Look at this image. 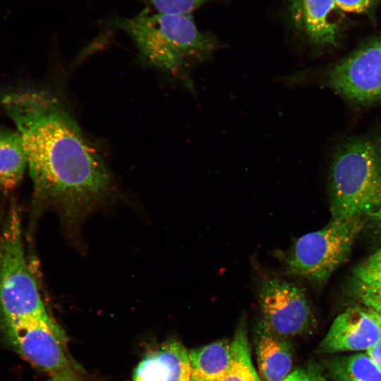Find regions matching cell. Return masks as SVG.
<instances>
[{"label":"cell","instance_id":"1","mask_svg":"<svg viewBox=\"0 0 381 381\" xmlns=\"http://www.w3.org/2000/svg\"><path fill=\"white\" fill-rule=\"evenodd\" d=\"M1 104L21 136L36 198L52 205L70 231L77 229L112 191L104 161L49 94L14 91L4 95Z\"/></svg>","mask_w":381,"mask_h":381},{"label":"cell","instance_id":"2","mask_svg":"<svg viewBox=\"0 0 381 381\" xmlns=\"http://www.w3.org/2000/svg\"><path fill=\"white\" fill-rule=\"evenodd\" d=\"M110 25L134 42L143 62L173 75L211 56L217 41L200 32L190 15L150 13L114 18Z\"/></svg>","mask_w":381,"mask_h":381},{"label":"cell","instance_id":"3","mask_svg":"<svg viewBox=\"0 0 381 381\" xmlns=\"http://www.w3.org/2000/svg\"><path fill=\"white\" fill-rule=\"evenodd\" d=\"M331 220L370 216L381 206V134L349 138L329 173Z\"/></svg>","mask_w":381,"mask_h":381},{"label":"cell","instance_id":"4","mask_svg":"<svg viewBox=\"0 0 381 381\" xmlns=\"http://www.w3.org/2000/svg\"><path fill=\"white\" fill-rule=\"evenodd\" d=\"M364 217L331 220L294 240L283 257L286 272L310 282L326 281L349 256Z\"/></svg>","mask_w":381,"mask_h":381},{"label":"cell","instance_id":"5","mask_svg":"<svg viewBox=\"0 0 381 381\" xmlns=\"http://www.w3.org/2000/svg\"><path fill=\"white\" fill-rule=\"evenodd\" d=\"M325 82L353 105L381 102V29L330 66Z\"/></svg>","mask_w":381,"mask_h":381},{"label":"cell","instance_id":"6","mask_svg":"<svg viewBox=\"0 0 381 381\" xmlns=\"http://www.w3.org/2000/svg\"><path fill=\"white\" fill-rule=\"evenodd\" d=\"M258 326L289 339L307 332L313 325L312 308L303 289L276 276L262 277L257 286Z\"/></svg>","mask_w":381,"mask_h":381},{"label":"cell","instance_id":"7","mask_svg":"<svg viewBox=\"0 0 381 381\" xmlns=\"http://www.w3.org/2000/svg\"><path fill=\"white\" fill-rule=\"evenodd\" d=\"M8 345L22 357L50 375L78 368L66 349V336L54 321L0 325Z\"/></svg>","mask_w":381,"mask_h":381},{"label":"cell","instance_id":"8","mask_svg":"<svg viewBox=\"0 0 381 381\" xmlns=\"http://www.w3.org/2000/svg\"><path fill=\"white\" fill-rule=\"evenodd\" d=\"M292 23L308 42L324 48L336 46L343 19L334 0H289Z\"/></svg>","mask_w":381,"mask_h":381},{"label":"cell","instance_id":"9","mask_svg":"<svg viewBox=\"0 0 381 381\" xmlns=\"http://www.w3.org/2000/svg\"><path fill=\"white\" fill-rule=\"evenodd\" d=\"M380 337L381 327L368 310L353 306L334 319L318 349L324 353L367 351Z\"/></svg>","mask_w":381,"mask_h":381},{"label":"cell","instance_id":"10","mask_svg":"<svg viewBox=\"0 0 381 381\" xmlns=\"http://www.w3.org/2000/svg\"><path fill=\"white\" fill-rule=\"evenodd\" d=\"M133 381H192L188 351L177 340L163 343L138 363Z\"/></svg>","mask_w":381,"mask_h":381},{"label":"cell","instance_id":"11","mask_svg":"<svg viewBox=\"0 0 381 381\" xmlns=\"http://www.w3.org/2000/svg\"><path fill=\"white\" fill-rule=\"evenodd\" d=\"M255 353L261 381H282L293 365V349L288 339L258 326Z\"/></svg>","mask_w":381,"mask_h":381},{"label":"cell","instance_id":"12","mask_svg":"<svg viewBox=\"0 0 381 381\" xmlns=\"http://www.w3.org/2000/svg\"><path fill=\"white\" fill-rule=\"evenodd\" d=\"M192 381H220L231 360V341L218 340L188 351Z\"/></svg>","mask_w":381,"mask_h":381},{"label":"cell","instance_id":"13","mask_svg":"<svg viewBox=\"0 0 381 381\" xmlns=\"http://www.w3.org/2000/svg\"><path fill=\"white\" fill-rule=\"evenodd\" d=\"M28 167L26 153L18 131L0 129V186L14 189Z\"/></svg>","mask_w":381,"mask_h":381},{"label":"cell","instance_id":"14","mask_svg":"<svg viewBox=\"0 0 381 381\" xmlns=\"http://www.w3.org/2000/svg\"><path fill=\"white\" fill-rule=\"evenodd\" d=\"M232 360L220 381H261L253 364L245 319L241 320L231 341Z\"/></svg>","mask_w":381,"mask_h":381},{"label":"cell","instance_id":"15","mask_svg":"<svg viewBox=\"0 0 381 381\" xmlns=\"http://www.w3.org/2000/svg\"><path fill=\"white\" fill-rule=\"evenodd\" d=\"M329 372L334 381H381V370L363 353L334 359Z\"/></svg>","mask_w":381,"mask_h":381},{"label":"cell","instance_id":"16","mask_svg":"<svg viewBox=\"0 0 381 381\" xmlns=\"http://www.w3.org/2000/svg\"><path fill=\"white\" fill-rule=\"evenodd\" d=\"M156 11L164 14L190 15L211 0H138Z\"/></svg>","mask_w":381,"mask_h":381},{"label":"cell","instance_id":"17","mask_svg":"<svg viewBox=\"0 0 381 381\" xmlns=\"http://www.w3.org/2000/svg\"><path fill=\"white\" fill-rule=\"evenodd\" d=\"M353 273L358 282L381 285V248L359 265Z\"/></svg>","mask_w":381,"mask_h":381},{"label":"cell","instance_id":"18","mask_svg":"<svg viewBox=\"0 0 381 381\" xmlns=\"http://www.w3.org/2000/svg\"><path fill=\"white\" fill-rule=\"evenodd\" d=\"M338 8L343 13L363 15L375 20V13L381 0H334Z\"/></svg>","mask_w":381,"mask_h":381},{"label":"cell","instance_id":"19","mask_svg":"<svg viewBox=\"0 0 381 381\" xmlns=\"http://www.w3.org/2000/svg\"><path fill=\"white\" fill-rule=\"evenodd\" d=\"M282 381H326L318 370L306 366L291 372Z\"/></svg>","mask_w":381,"mask_h":381},{"label":"cell","instance_id":"20","mask_svg":"<svg viewBox=\"0 0 381 381\" xmlns=\"http://www.w3.org/2000/svg\"><path fill=\"white\" fill-rule=\"evenodd\" d=\"M357 292L362 302L381 303V285L365 284L357 282Z\"/></svg>","mask_w":381,"mask_h":381},{"label":"cell","instance_id":"21","mask_svg":"<svg viewBox=\"0 0 381 381\" xmlns=\"http://www.w3.org/2000/svg\"><path fill=\"white\" fill-rule=\"evenodd\" d=\"M48 381H85L80 368L69 369L50 375Z\"/></svg>","mask_w":381,"mask_h":381},{"label":"cell","instance_id":"22","mask_svg":"<svg viewBox=\"0 0 381 381\" xmlns=\"http://www.w3.org/2000/svg\"><path fill=\"white\" fill-rule=\"evenodd\" d=\"M373 363L381 370V337L365 353Z\"/></svg>","mask_w":381,"mask_h":381},{"label":"cell","instance_id":"23","mask_svg":"<svg viewBox=\"0 0 381 381\" xmlns=\"http://www.w3.org/2000/svg\"><path fill=\"white\" fill-rule=\"evenodd\" d=\"M363 303L381 327V303L374 301H365Z\"/></svg>","mask_w":381,"mask_h":381},{"label":"cell","instance_id":"24","mask_svg":"<svg viewBox=\"0 0 381 381\" xmlns=\"http://www.w3.org/2000/svg\"><path fill=\"white\" fill-rule=\"evenodd\" d=\"M369 217L381 229V206Z\"/></svg>","mask_w":381,"mask_h":381}]
</instances>
